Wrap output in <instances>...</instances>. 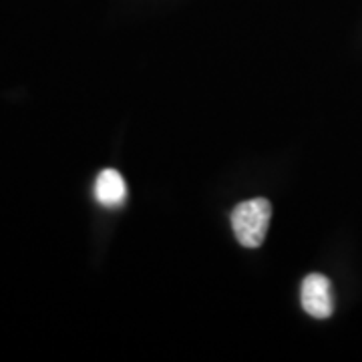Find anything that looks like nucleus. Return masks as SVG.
Instances as JSON below:
<instances>
[{
	"mask_svg": "<svg viewBox=\"0 0 362 362\" xmlns=\"http://www.w3.org/2000/svg\"><path fill=\"white\" fill-rule=\"evenodd\" d=\"M272 204L264 197L247 199L232 211V228L238 242L244 247H259L268 233Z\"/></svg>",
	"mask_w": 362,
	"mask_h": 362,
	"instance_id": "f257e3e1",
	"label": "nucleus"
},
{
	"mask_svg": "<svg viewBox=\"0 0 362 362\" xmlns=\"http://www.w3.org/2000/svg\"><path fill=\"white\" fill-rule=\"evenodd\" d=\"M302 308L310 314L312 318H330L334 310V302H332V288L330 280L322 274H308L302 282Z\"/></svg>",
	"mask_w": 362,
	"mask_h": 362,
	"instance_id": "f03ea898",
	"label": "nucleus"
},
{
	"mask_svg": "<svg viewBox=\"0 0 362 362\" xmlns=\"http://www.w3.org/2000/svg\"><path fill=\"white\" fill-rule=\"evenodd\" d=\"M95 197L105 207H119L127 197V185L115 169H103L95 183Z\"/></svg>",
	"mask_w": 362,
	"mask_h": 362,
	"instance_id": "7ed1b4c3",
	"label": "nucleus"
}]
</instances>
